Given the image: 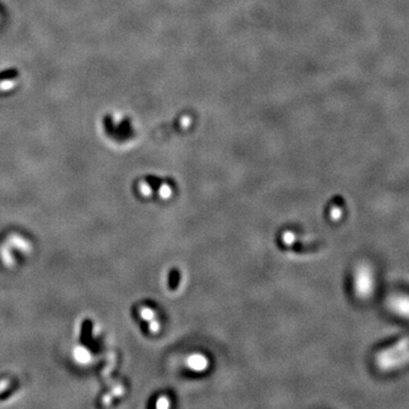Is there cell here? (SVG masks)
Wrapping results in <instances>:
<instances>
[{
    "instance_id": "cell-6",
    "label": "cell",
    "mask_w": 409,
    "mask_h": 409,
    "mask_svg": "<svg viewBox=\"0 0 409 409\" xmlns=\"http://www.w3.org/2000/svg\"><path fill=\"white\" fill-rule=\"evenodd\" d=\"M148 326H149V331L152 332V333H153V334H155V333H158L159 332V330H160V322L156 317V318H153V321L149 322V325Z\"/></svg>"
},
{
    "instance_id": "cell-8",
    "label": "cell",
    "mask_w": 409,
    "mask_h": 409,
    "mask_svg": "<svg viewBox=\"0 0 409 409\" xmlns=\"http://www.w3.org/2000/svg\"><path fill=\"white\" fill-rule=\"evenodd\" d=\"M139 189H140V193H141L143 197L152 196V193H153L152 188H150V186L147 184V183H142V184H140Z\"/></svg>"
},
{
    "instance_id": "cell-5",
    "label": "cell",
    "mask_w": 409,
    "mask_h": 409,
    "mask_svg": "<svg viewBox=\"0 0 409 409\" xmlns=\"http://www.w3.org/2000/svg\"><path fill=\"white\" fill-rule=\"evenodd\" d=\"M158 193L161 199H170L172 195H173V189L168 184H163L159 188Z\"/></svg>"
},
{
    "instance_id": "cell-1",
    "label": "cell",
    "mask_w": 409,
    "mask_h": 409,
    "mask_svg": "<svg viewBox=\"0 0 409 409\" xmlns=\"http://www.w3.org/2000/svg\"><path fill=\"white\" fill-rule=\"evenodd\" d=\"M374 289V276L369 267L361 265L354 274V290L359 298H366Z\"/></svg>"
},
{
    "instance_id": "cell-7",
    "label": "cell",
    "mask_w": 409,
    "mask_h": 409,
    "mask_svg": "<svg viewBox=\"0 0 409 409\" xmlns=\"http://www.w3.org/2000/svg\"><path fill=\"white\" fill-rule=\"evenodd\" d=\"M156 406L158 407V408H164V409H166V408H168V407L171 406V401H170V399H168V398H166V397H160L159 399L157 400Z\"/></svg>"
},
{
    "instance_id": "cell-2",
    "label": "cell",
    "mask_w": 409,
    "mask_h": 409,
    "mask_svg": "<svg viewBox=\"0 0 409 409\" xmlns=\"http://www.w3.org/2000/svg\"><path fill=\"white\" fill-rule=\"evenodd\" d=\"M209 358L202 353H192L185 358V367L190 372L197 373V374L204 373L209 368Z\"/></svg>"
},
{
    "instance_id": "cell-4",
    "label": "cell",
    "mask_w": 409,
    "mask_h": 409,
    "mask_svg": "<svg viewBox=\"0 0 409 409\" xmlns=\"http://www.w3.org/2000/svg\"><path fill=\"white\" fill-rule=\"evenodd\" d=\"M156 310H153V308L150 307H143L141 308V310H140V316L143 319V321H147V322H150L153 321V318H156Z\"/></svg>"
},
{
    "instance_id": "cell-9",
    "label": "cell",
    "mask_w": 409,
    "mask_h": 409,
    "mask_svg": "<svg viewBox=\"0 0 409 409\" xmlns=\"http://www.w3.org/2000/svg\"><path fill=\"white\" fill-rule=\"evenodd\" d=\"M340 208H338V207H333L331 210H330V217H331V220H333V221H338L339 218H340V215H341V213H340Z\"/></svg>"
},
{
    "instance_id": "cell-3",
    "label": "cell",
    "mask_w": 409,
    "mask_h": 409,
    "mask_svg": "<svg viewBox=\"0 0 409 409\" xmlns=\"http://www.w3.org/2000/svg\"><path fill=\"white\" fill-rule=\"evenodd\" d=\"M296 240H297V236L295 234V232L290 231V230H285L281 235V241L284 246H292L293 243L296 242Z\"/></svg>"
}]
</instances>
